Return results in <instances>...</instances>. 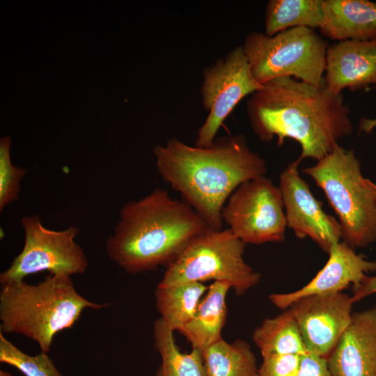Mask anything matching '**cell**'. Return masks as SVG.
<instances>
[{"label":"cell","mask_w":376,"mask_h":376,"mask_svg":"<svg viewBox=\"0 0 376 376\" xmlns=\"http://www.w3.org/2000/svg\"><path fill=\"white\" fill-rule=\"evenodd\" d=\"M251 126L258 138L268 142L285 139L301 146L298 158L320 160L352 132L350 111L341 93L292 77L272 79L251 95L246 103Z\"/></svg>","instance_id":"1"},{"label":"cell","mask_w":376,"mask_h":376,"mask_svg":"<svg viewBox=\"0 0 376 376\" xmlns=\"http://www.w3.org/2000/svg\"><path fill=\"white\" fill-rule=\"evenodd\" d=\"M153 153L162 178L212 230L221 229L222 210L233 192L267 171L265 159L249 148L242 134L222 136L208 148L173 137L155 146Z\"/></svg>","instance_id":"2"},{"label":"cell","mask_w":376,"mask_h":376,"mask_svg":"<svg viewBox=\"0 0 376 376\" xmlns=\"http://www.w3.org/2000/svg\"><path fill=\"white\" fill-rule=\"evenodd\" d=\"M207 228L187 203L155 188L122 206L106 242V252L127 273L151 271L170 265L191 240Z\"/></svg>","instance_id":"3"},{"label":"cell","mask_w":376,"mask_h":376,"mask_svg":"<svg viewBox=\"0 0 376 376\" xmlns=\"http://www.w3.org/2000/svg\"><path fill=\"white\" fill-rule=\"evenodd\" d=\"M1 285V331L26 336L44 353L50 351L54 336L71 328L84 309L109 305L84 297L65 274H49L37 284L20 280Z\"/></svg>","instance_id":"4"},{"label":"cell","mask_w":376,"mask_h":376,"mask_svg":"<svg viewBox=\"0 0 376 376\" xmlns=\"http://www.w3.org/2000/svg\"><path fill=\"white\" fill-rule=\"evenodd\" d=\"M303 172L323 190L339 219L345 243L366 247L376 241V185L363 177L353 150L338 143Z\"/></svg>","instance_id":"5"},{"label":"cell","mask_w":376,"mask_h":376,"mask_svg":"<svg viewBox=\"0 0 376 376\" xmlns=\"http://www.w3.org/2000/svg\"><path fill=\"white\" fill-rule=\"evenodd\" d=\"M246 244L229 228H207L191 240L166 267L157 286L214 280L228 283L237 295H244L261 279L244 259Z\"/></svg>","instance_id":"6"},{"label":"cell","mask_w":376,"mask_h":376,"mask_svg":"<svg viewBox=\"0 0 376 376\" xmlns=\"http://www.w3.org/2000/svg\"><path fill=\"white\" fill-rule=\"evenodd\" d=\"M261 84L282 77L320 85L324 81L328 45L314 29L295 27L269 36L253 32L242 46Z\"/></svg>","instance_id":"7"},{"label":"cell","mask_w":376,"mask_h":376,"mask_svg":"<svg viewBox=\"0 0 376 376\" xmlns=\"http://www.w3.org/2000/svg\"><path fill=\"white\" fill-rule=\"evenodd\" d=\"M24 242L10 267L0 274V283L24 280L44 271L70 276L83 274L88 267L87 257L75 241L79 228L70 226L61 230L45 227L39 216L22 217Z\"/></svg>","instance_id":"8"},{"label":"cell","mask_w":376,"mask_h":376,"mask_svg":"<svg viewBox=\"0 0 376 376\" xmlns=\"http://www.w3.org/2000/svg\"><path fill=\"white\" fill-rule=\"evenodd\" d=\"M221 217L245 244L280 242L287 221L279 187L265 175L240 185L223 207Z\"/></svg>","instance_id":"9"},{"label":"cell","mask_w":376,"mask_h":376,"mask_svg":"<svg viewBox=\"0 0 376 376\" xmlns=\"http://www.w3.org/2000/svg\"><path fill=\"white\" fill-rule=\"evenodd\" d=\"M263 88L253 77L242 46L203 70L202 104L208 115L198 131L195 146L210 147L219 129L244 97Z\"/></svg>","instance_id":"10"},{"label":"cell","mask_w":376,"mask_h":376,"mask_svg":"<svg viewBox=\"0 0 376 376\" xmlns=\"http://www.w3.org/2000/svg\"><path fill=\"white\" fill-rule=\"evenodd\" d=\"M300 162L297 159L290 163L280 175L279 189L287 227L293 230L297 238L309 237L328 253L343 237L341 226L323 210L308 185L300 176L298 171Z\"/></svg>","instance_id":"11"},{"label":"cell","mask_w":376,"mask_h":376,"mask_svg":"<svg viewBox=\"0 0 376 376\" xmlns=\"http://www.w3.org/2000/svg\"><path fill=\"white\" fill-rule=\"evenodd\" d=\"M352 297L343 292L301 298L288 309L308 352L327 359L352 318Z\"/></svg>","instance_id":"12"},{"label":"cell","mask_w":376,"mask_h":376,"mask_svg":"<svg viewBox=\"0 0 376 376\" xmlns=\"http://www.w3.org/2000/svg\"><path fill=\"white\" fill-rule=\"evenodd\" d=\"M329 259L313 279L304 287L292 292L272 294L270 301L277 308L286 309L297 300L314 295L342 292L352 285L357 289L366 274L376 270V263L357 254L345 242L334 244Z\"/></svg>","instance_id":"13"},{"label":"cell","mask_w":376,"mask_h":376,"mask_svg":"<svg viewBox=\"0 0 376 376\" xmlns=\"http://www.w3.org/2000/svg\"><path fill=\"white\" fill-rule=\"evenodd\" d=\"M327 364L331 376H376V306L352 313Z\"/></svg>","instance_id":"14"},{"label":"cell","mask_w":376,"mask_h":376,"mask_svg":"<svg viewBox=\"0 0 376 376\" xmlns=\"http://www.w3.org/2000/svg\"><path fill=\"white\" fill-rule=\"evenodd\" d=\"M324 78L336 94L376 86V39L342 40L328 47Z\"/></svg>","instance_id":"15"},{"label":"cell","mask_w":376,"mask_h":376,"mask_svg":"<svg viewBox=\"0 0 376 376\" xmlns=\"http://www.w3.org/2000/svg\"><path fill=\"white\" fill-rule=\"evenodd\" d=\"M322 34L338 41L376 39V2L324 0Z\"/></svg>","instance_id":"16"},{"label":"cell","mask_w":376,"mask_h":376,"mask_svg":"<svg viewBox=\"0 0 376 376\" xmlns=\"http://www.w3.org/2000/svg\"><path fill=\"white\" fill-rule=\"evenodd\" d=\"M230 285L214 281L201 299L193 318L178 331L192 348L203 350L222 338L227 316L226 296Z\"/></svg>","instance_id":"17"},{"label":"cell","mask_w":376,"mask_h":376,"mask_svg":"<svg viewBox=\"0 0 376 376\" xmlns=\"http://www.w3.org/2000/svg\"><path fill=\"white\" fill-rule=\"evenodd\" d=\"M173 332L160 317L154 322V345L162 359L155 376H207L202 351L182 352Z\"/></svg>","instance_id":"18"},{"label":"cell","mask_w":376,"mask_h":376,"mask_svg":"<svg viewBox=\"0 0 376 376\" xmlns=\"http://www.w3.org/2000/svg\"><path fill=\"white\" fill-rule=\"evenodd\" d=\"M323 1H269L265 8L264 33L272 36L295 27L320 29L324 19Z\"/></svg>","instance_id":"19"},{"label":"cell","mask_w":376,"mask_h":376,"mask_svg":"<svg viewBox=\"0 0 376 376\" xmlns=\"http://www.w3.org/2000/svg\"><path fill=\"white\" fill-rule=\"evenodd\" d=\"M253 340L262 357L281 354L304 355V346L298 324L289 309L265 319L253 334Z\"/></svg>","instance_id":"20"},{"label":"cell","mask_w":376,"mask_h":376,"mask_svg":"<svg viewBox=\"0 0 376 376\" xmlns=\"http://www.w3.org/2000/svg\"><path fill=\"white\" fill-rule=\"evenodd\" d=\"M207 288L199 282L157 286L155 297L160 318L171 330L179 331L194 315Z\"/></svg>","instance_id":"21"},{"label":"cell","mask_w":376,"mask_h":376,"mask_svg":"<svg viewBox=\"0 0 376 376\" xmlns=\"http://www.w3.org/2000/svg\"><path fill=\"white\" fill-rule=\"evenodd\" d=\"M202 354L207 376H258L256 357L244 340L230 343L221 338Z\"/></svg>","instance_id":"22"},{"label":"cell","mask_w":376,"mask_h":376,"mask_svg":"<svg viewBox=\"0 0 376 376\" xmlns=\"http://www.w3.org/2000/svg\"><path fill=\"white\" fill-rule=\"evenodd\" d=\"M0 361L12 366L24 376H63L48 353L29 355L7 340L0 331Z\"/></svg>","instance_id":"23"},{"label":"cell","mask_w":376,"mask_h":376,"mask_svg":"<svg viewBox=\"0 0 376 376\" xmlns=\"http://www.w3.org/2000/svg\"><path fill=\"white\" fill-rule=\"evenodd\" d=\"M11 137L3 136L0 139V211L6 206L18 200L21 181L27 170L12 164L10 159Z\"/></svg>","instance_id":"24"},{"label":"cell","mask_w":376,"mask_h":376,"mask_svg":"<svg viewBox=\"0 0 376 376\" xmlns=\"http://www.w3.org/2000/svg\"><path fill=\"white\" fill-rule=\"evenodd\" d=\"M301 355L281 354L263 357L258 376H297Z\"/></svg>","instance_id":"25"},{"label":"cell","mask_w":376,"mask_h":376,"mask_svg":"<svg viewBox=\"0 0 376 376\" xmlns=\"http://www.w3.org/2000/svg\"><path fill=\"white\" fill-rule=\"evenodd\" d=\"M297 376H331L327 359L311 352L301 355Z\"/></svg>","instance_id":"26"},{"label":"cell","mask_w":376,"mask_h":376,"mask_svg":"<svg viewBox=\"0 0 376 376\" xmlns=\"http://www.w3.org/2000/svg\"><path fill=\"white\" fill-rule=\"evenodd\" d=\"M352 301H358L363 298L376 292V276H366L361 282L359 286L352 290Z\"/></svg>","instance_id":"27"},{"label":"cell","mask_w":376,"mask_h":376,"mask_svg":"<svg viewBox=\"0 0 376 376\" xmlns=\"http://www.w3.org/2000/svg\"><path fill=\"white\" fill-rule=\"evenodd\" d=\"M359 127L361 131L369 133L376 127V119H362Z\"/></svg>","instance_id":"28"},{"label":"cell","mask_w":376,"mask_h":376,"mask_svg":"<svg viewBox=\"0 0 376 376\" xmlns=\"http://www.w3.org/2000/svg\"><path fill=\"white\" fill-rule=\"evenodd\" d=\"M0 376H12V375L10 374L9 373L6 372V371L1 370L0 371Z\"/></svg>","instance_id":"29"}]
</instances>
